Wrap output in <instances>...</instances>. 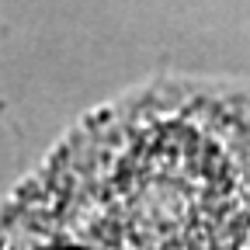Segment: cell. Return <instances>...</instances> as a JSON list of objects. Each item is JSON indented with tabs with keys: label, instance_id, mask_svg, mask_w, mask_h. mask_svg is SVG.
Masks as SVG:
<instances>
[{
	"label": "cell",
	"instance_id": "1",
	"mask_svg": "<svg viewBox=\"0 0 250 250\" xmlns=\"http://www.w3.org/2000/svg\"><path fill=\"white\" fill-rule=\"evenodd\" d=\"M0 250H250V90L156 83L90 115L0 205Z\"/></svg>",
	"mask_w": 250,
	"mask_h": 250
}]
</instances>
